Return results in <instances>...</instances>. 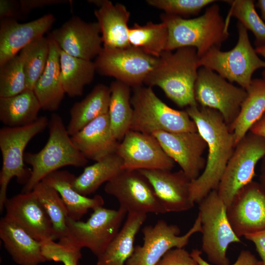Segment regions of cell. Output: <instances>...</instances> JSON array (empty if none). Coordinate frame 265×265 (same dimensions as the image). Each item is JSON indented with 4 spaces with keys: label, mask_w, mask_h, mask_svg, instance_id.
<instances>
[{
    "label": "cell",
    "mask_w": 265,
    "mask_h": 265,
    "mask_svg": "<svg viewBox=\"0 0 265 265\" xmlns=\"http://www.w3.org/2000/svg\"><path fill=\"white\" fill-rule=\"evenodd\" d=\"M186 111L195 123L208 148L205 168L189 185L190 198L193 202L199 203L211 191L217 189L235 147V140L229 126L217 110L198 105L187 107Z\"/></svg>",
    "instance_id": "1"
},
{
    "label": "cell",
    "mask_w": 265,
    "mask_h": 265,
    "mask_svg": "<svg viewBox=\"0 0 265 265\" xmlns=\"http://www.w3.org/2000/svg\"><path fill=\"white\" fill-rule=\"evenodd\" d=\"M199 60L197 50L193 47L179 48L174 52L165 51L144 84L159 87L180 107L198 106L194 88L200 68Z\"/></svg>",
    "instance_id": "2"
},
{
    "label": "cell",
    "mask_w": 265,
    "mask_h": 265,
    "mask_svg": "<svg viewBox=\"0 0 265 265\" xmlns=\"http://www.w3.org/2000/svg\"><path fill=\"white\" fill-rule=\"evenodd\" d=\"M160 19L168 30L165 51L193 47L200 57L212 48L220 49L229 36V21L224 20L220 7L215 3L196 18L185 19L164 13L160 15Z\"/></svg>",
    "instance_id": "3"
},
{
    "label": "cell",
    "mask_w": 265,
    "mask_h": 265,
    "mask_svg": "<svg viewBox=\"0 0 265 265\" xmlns=\"http://www.w3.org/2000/svg\"><path fill=\"white\" fill-rule=\"evenodd\" d=\"M49 138L38 152L26 153L25 162L31 167L27 182L23 193L32 191L35 186L49 174L66 166L83 167L88 159L73 143L71 136L61 116L53 113L49 120Z\"/></svg>",
    "instance_id": "4"
},
{
    "label": "cell",
    "mask_w": 265,
    "mask_h": 265,
    "mask_svg": "<svg viewBox=\"0 0 265 265\" xmlns=\"http://www.w3.org/2000/svg\"><path fill=\"white\" fill-rule=\"evenodd\" d=\"M131 103L133 109L130 130L152 134L158 131L169 132H197L186 111L173 109L155 93L152 87L132 88Z\"/></svg>",
    "instance_id": "5"
},
{
    "label": "cell",
    "mask_w": 265,
    "mask_h": 265,
    "mask_svg": "<svg viewBox=\"0 0 265 265\" xmlns=\"http://www.w3.org/2000/svg\"><path fill=\"white\" fill-rule=\"evenodd\" d=\"M238 40L231 50L224 52L213 48L200 57V67L212 70L230 82H236L246 90L257 70L265 68V61L258 56L252 46L247 30L239 22L237 25Z\"/></svg>",
    "instance_id": "6"
},
{
    "label": "cell",
    "mask_w": 265,
    "mask_h": 265,
    "mask_svg": "<svg viewBox=\"0 0 265 265\" xmlns=\"http://www.w3.org/2000/svg\"><path fill=\"white\" fill-rule=\"evenodd\" d=\"M201 221L202 250L208 262L213 265H230L227 249L240 239L233 230L226 213V206L217 190L211 191L199 203Z\"/></svg>",
    "instance_id": "7"
},
{
    "label": "cell",
    "mask_w": 265,
    "mask_h": 265,
    "mask_svg": "<svg viewBox=\"0 0 265 265\" xmlns=\"http://www.w3.org/2000/svg\"><path fill=\"white\" fill-rule=\"evenodd\" d=\"M46 116L39 117L33 123L20 127H5L0 130V149L2 167L0 173V211L7 199L8 185L13 177L24 184L29 179L31 170L25 168L24 151L28 143L48 126Z\"/></svg>",
    "instance_id": "8"
},
{
    "label": "cell",
    "mask_w": 265,
    "mask_h": 265,
    "mask_svg": "<svg viewBox=\"0 0 265 265\" xmlns=\"http://www.w3.org/2000/svg\"><path fill=\"white\" fill-rule=\"evenodd\" d=\"M265 156V138L250 131L236 145L217 189L226 207L253 181L256 165Z\"/></svg>",
    "instance_id": "9"
},
{
    "label": "cell",
    "mask_w": 265,
    "mask_h": 265,
    "mask_svg": "<svg viewBox=\"0 0 265 265\" xmlns=\"http://www.w3.org/2000/svg\"><path fill=\"white\" fill-rule=\"evenodd\" d=\"M159 57L132 46L103 48L94 61L96 72L111 77L131 88L142 86L157 64Z\"/></svg>",
    "instance_id": "10"
},
{
    "label": "cell",
    "mask_w": 265,
    "mask_h": 265,
    "mask_svg": "<svg viewBox=\"0 0 265 265\" xmlns=\"http://www.w3.org/2000/svg\"><path fill=\"white\" fill-rule=\"evenodd\" d=\"M127 213L120 207L115 210L102 206L93 210L85 222L68 217L67 237L81 249L88 248L98 258L120 230Z\"/></svg>",
    "instance_id": "11"
},
{
    "label": "cell",
    "mask_w": 265,
    "mask_h": 265,
    "mask_svg": "<svg viewBox=\"0 0 265 265\" xmlns=\"http://www.w3.org/2000/svg\"><path fill=\"white\" fill-rule=\"evenodd\" d=\"M194 93L198 105L218 111L229 126L238 116L247 96L245 89L233 85L214 71L204 67L198 70Z\"/></svg>",
    "instance_id": "12"
},
{
    "label": "cell",
    "mask_w": 265,
    "mask_h": 265,
    "mask_svg": "<svg viewBox=\"0 0 265 265\" xmlns=\"http://www.w3.org/2000/svg\"><path fill=\"white\" fill-rule=\"evenodd\" d=\"M201 230L199 214L192 226L182 236L180 235L181 230L178 226L169 224L162 219L154 225L145 226L142 230L143 244L135 247L126 265H156L168 251L173 248H184L193 235Z\"/></svg>",
    "instance_id": "13"
},
{
    "label": "cell",
    "mask_w": 265,
    "mask_h": 265,
    "mask_svg": "<svg viewBox=\"0 0 265 265\" xmlns=\"http://www.w3.org/2000/svg\"><path fill=\"white\" fill-rule=\"evenodd\" d=\"M104 190L128 213H166L150 183L139 170H122L106 183Z\"/></svg>",
    "instance_id": "14"
},
{
    "label": "cell",
    "mask_w": 265,
    "mask_h": 265,
    "mask_svg": "<svg viewBox=\"0 0 265 265\" xmlns=\"http://www.w3.org/2000/svg\"><path fill=\"white\" fill-rule=\"evenodd\" d=\"M115 153L122 160V170H172L174 166V161L152 134L130 130Z\"/></svg>",
    "instance_id": "15"
},
{
    "label": "cell",
    "mask_w": 265,
    "mask_h": 265,
    "mask_svg": "<svg viewBox=\"0 0 265 265\" xmlns=\"http://www.w3.org/2000/svg\"><path fill=\"white\" fill-rule=\"evenodd\" d=\"M230 224L240 238L265 229V194L257 182L243 187L226 208Z\"/></svg>",
    "instance_id": "16"
},
{
    "label": "cell",
    "mask_w": 265,
    "mask_h": 265,
    "mask_svg": "<svg viewBox=\"0 0 265 265\" xmlns=\"http://www.w3.org/2000/svg\"><path fill=\"white\" fill-rule=\"evenodd\" d=\"M152 135L158 140L166 154L179 164L191 181L199 176L206 163L203 155L207 143L198 132L158 131Z\"/></svg>",
    "instance_id": "17"
},
{
    "label": "cell",
    "mask_w": 265,
    "mask_h": 265,
    "mask_svg": "<svg viewBox=\"0 0 265 265\" xmlns=\"http://www.w3.org/2000/svg\"><path fill=\"white\" fill-rule=\"evenodd\" d=\"M97 22L88 23L74 16L53 30L49 35L60 49L76 57L92 60L103 47Z\"/></svg>",
    "instance_id": "18"
},
{
    "label": "cell",
    "mask_w": 265,
    "mask_h": 265,
    "mask_svg": "<svg viewBox=\"0 0 265 265\" xmlns=\"http://www.w3.org/2000/svg\"><path fill=\"white\" fill-rule=\"evenodd\" d=\"M4 208V217L36 240L56 239L51 220L32 191L7 198Z\"/></svg>",
    "instance_id": "19"
},
{
    "label": "cell",
    "mask_w": 265,
    "mask_h": 265,
    "mask_svg": "<svg viewBox=\"0 0 265 265\" xmlns=\"http://www.w3.org/2000/svg\"><path fill=\"white\" fill-rule=\"evenodd\" d=\"M149 181L166 212L188 211L194 206L190 198V179L181 169L139 170Z\"/></svg>",
    "instance_id": "20"
},
{
    "label": "cell",
    "mask_w": 265,
    "mask_h": 265,
    "mask_svg": "<svg viewBox=\"0 0 265 265\" xmlns=\"http://www.w3.org/2000/svg\"><path fill=\"white\" fill-rule=\"evenodd\" d=\"M54 21L52 14L25 23H19L14 19L0 20V66L18 54L33 41L43 36Z\"/></svg>",
    "instance_id": "21"
},
{
    "label": "cell",
    "mask_w": 265,
    "mask_h": 265,
    "mask_svg": "<svg viewBox=\"0 0 265 265\" xmlns=\"http://www.w3.org/2000/svg\"><path fill=\"white\" fill-rule=\"evenodd\" d=\"M71 140L87 159L95 161L115 153L119 142L112 133L108 113L96 118L71 136Z\"/></svg>",
    "instance_id": "22"
},
{
    "label": "cell",
    "mask_w": 265,
    "mask_h": 265,
    "mask_svg": "<svg viewBox=\"0 0 265 265\" xmlns=\"http://www.w3.org/2000/svg\"><path fill=\"white\" fill-rule=\"evenodd\" d=\"M97 6L94 15L99 26L103 47L123 48L131 46L128 22L130 12L121 3L108 0H89Z\"/></svg>",
    "instance_id": "23"
},
{
    "label": "cell",
    "mask_w": 265,
    "mask_h": 265,
    "mask_svg": "<svg viewBox=\"0 0 265 265\" xmlns=\"http://www.w3.org/2000/svg\"><path fill=\"white\" fill-rule=\"evenodd\" d=\"M0 238L12 260L19 265H39L48 261L41 242L4 217L0 220Z\"/></svg>",
    "instance_id": "24"
},
{
    "label": "cell",
    "mask_w": 265,
    "mask_h": 265,
    "mask_svg": "<svg viewBox=\"0 0 265 265\" xmlns=\"http://www.w3.org/2000/svg\"><path fill=\"white\" fill-rule=\"evenodd\" d=\"M49 57L45 69L37 81L33 92L41 109L57 110L65 94L60 76L59 48L49 35Z\"/></svg>",
    "instance_id": "25"
},
{
    "label": "cell",
    "mask_w": 265,
    "mask_h": 265,
    "mask_svg": "<svg viewBox=\"0 0 265 265\" xmlns=\"http://www.w3.org/2000/svg\"><path fill=\"white\" fill-rule=\"evenodd\" d=\"M76 176L67 170H56L46 176L41 181L55 189L64 201L68 217L79 221L89 209L103 206L104 200L100 195L93 198L83 196L73 187Z\"/></svg>",
    "instance_id": "26"
},
{
    "label": "cell",
    "mask_w": 265,
    "mask_h": 265,
    "mask_svg": "<svg viewBox=\"0 0 265 265\" xmlns=\"http://www.w3.org/2000/svg\"><path fill=\"white\" fill-rule=\"evenodd\" d=\"M147 218V214L130 212L124 225L99 257L97 265H124L132 255L134 241Z\"/></svg>",
    "instance_id": "27"
},
{
    "label": "cell",
    "mask_w": 265,
    "mask_h": 265,
    "mask_svg": "<svg viewBox=\"0 0 265 265\" xmlns=\"http://www.w3.org/2000/svg\"><path fill=\"white\" fill-rule=\"evenodd\" d=\"M110 98L109 87L100 83L81 101L71 108L67 127L71 136L98 117L108 113Z\"/></svg>",
    "instance_id": "28"
},
{
    "label": "cell",
    "mask_w": 265,
    "mask_h": 265,
    "mask_svg": "<svg viewBox=\"0 0 265 265\" xmlns=\"http://www.w3.org/2000/svg\"><path fill=\"white\" fill-rule=\"evenodd\" d=\"M238 116L229 127L235 146L265 113V79H252Z\"/></svg>",
    "instance_id": "29"
},
{
    "label": "cell",
    "mask_w": 265,
    "mask_h": 265,
    "mask_svg": "<svg viewBox=\"0 0 265 265\" xmlns=\"http://www.w3.org/2000/svg\"><path fill=\"white\" fill-rule=\"evenodd\" d=\"M33 90L26 89L16 95L0 98V120L6 127H20L37 120L41 109Z\"/></svg>",
    "instance_id": "30"
},
{
    "label": "cell",
    "mask_w": 265,
    "mask_h": 265,
    "mask_svg": "<svg viewBox=\"0 0 265 265\" xmlns=\"http://www.w3.org/2000/svg\"><path fill=\"white\" fill-rule=\"evenodd\" d=\"M59 48L61 80L65 93L70 97L81 96L84 87L93 80L95 63L72 56Z\"/></svg>",
    "instance_id": "31"
},
{
    "label": "cell",
    "mask_w": 265,
    "mask_h": 265,
    "mask_svg": "<svg viewBox=\"0 0 265 265\" xmlns=\"http://www.w3.org/2000/svg\"><path fill=\"white\" fill-rule=\"evenodd\" d=\"M122 160L113 153L86 167L82 173L76 177L73 188L80 194L87 196L95 192L104 183H107L122 170Z\"/></svg>",
    "instance_id": "32"
},
{
    "label": "cell",
    "mask_w": 265,
    "mask_h": 265,
    "mask_svg": "<svg viewBox=\"0 0 265 265\" xmlns=\"http://www.w3.org/2000/svg\"><path fill=\"white\" fill-rule=\"evenodd\" d=\"M110 98L108 116L113 135L121 141L130 130L133 115L131 103V87L117 80L109 86Z\"/></svg>",
    "instance_id": "33"
},
{
    "label": "cell",
    "mask_w": 265,
    "mask_h": 265,
    "mask_svg": "<svg viewBox=\"0 0 265 265\" xmlns=\"http://www.w3.org/2000/svg\"><path fill=\"white\" fill-rule=\"evenodd\" d=\"M168 30L162 22H150L140 25L135 23L129 28V42L131 46L155 57H159L165 51Z\"/></svg>",
    "instance_id": "34"
},
{
    "label": "cell",
    "mask_w": 265,
    "mask_h": 265,
    "mask_svg": "<svg viewBox=\"0 0 265 265\" xmlns=\"http://www.w3.org/2000/svg\"><path fill=\"white\" fill-rule=\"evenodd\" d=\"M32 191L51 220L56 239L67 237L68 211L58 192L42 181L35 186Z\"/></svg>",
    "instance_id": "35"
},
{
    "label": "cell",
    "mask_w": 265,
    "mask_h": 265,
    "mask_svg": "<svg viewBox=\"0 0 265 265\" xmlns=\"http://www.w3.org/2000/svg\"><path fill=\"white\" fill-rule=\"evenodd\" d=\"M49 51L48 37L43 36L33 41L19 53L23 62L26 89L33 90L45 69Z\"/></svg>",
    "instance_id": "36"
},
{
    "label": "cell",
    "mask_w": 265,
    "mask_h": 265,
    "mask_svg": "<svg viewBox=\"0 0 265 265\" xmlns=\"http://www.w3.org/2000/svg\"><path fill=\"white\" fill-rule=\"evenodd\" d=\"M230 5L226 19L234 16L254 34L256 48L265 45V23L257 13L252 0H226Z\"/></svg>",
    "instance_id": "37"
},
{
    "label": "cell",
    "mask_w": 265,
    "mask_h": 265,
    "mask_svg": "<svg viewBox=\"0 0 265 265\" xmlns=\"http://www.w3.org/2000/svg\"><path fill=\"white\" fill-rule=\"evenodd\" d=\"M26 89L23 62L18 54L0 66V98L13 96Z\"/></svg>",
    "instance_id": "38"
},
{
    "label": "cell",
    "mask_w": 265,
    "mask_h": 265,
    "mask_svg": "<svg viewBox=\"0 0 265 265\" xmlns=\"http://www.w3.org/2000/svg\"><path fill=\"white\" fill-rule=\"evenodd\" d=\"M42 253L48 261L60 262L64 265H79L81 248L68 237L57 242L53 239L41 242Z\"/></svg>",
    "instance_id": "39"
},
{
    "label": "cell",
    "mask_w": 265,
    "mask_h": 265,
    "mask_svg": "<svg viewBox=\"0 0 265 265\" xmlns=\"http://www.w3.org/2000/svg\"><path fill=\"white\" fill-rule=\"evenodd\" d=\"M213 0H147L151 6L164 13L178 16H188L198 13L204 7L214 2Z\"/></svg>",
    "instance_id": "40"
},
{
    "label": "cell",
    "mask_w": 265,
    "mask_h": 265,
    "mask_svg": "<svg viewBox=\"0 0 265 265\" xmlns=\"http://www.w3.org/2000/svg\"><path fill=\"white\" fill-rule=\"evenodd\" d=\"M156 265H198L196 261L184 248H174L168 251Z\"/></svg>",
    "instance_id": "41"
},
{
    "label": "cell",
    "mask_w": 265,
    "mask_h": 265,
    "mask_svg": "<svg viewBox=\"0 0 265 265\" xmlns=\"http://www.w3.org/2000/svg\"><path fill=\"white\" fill-rule=\"evenodd\" d=\"M202 251L194 249L192 250L190 255L198 265H213L202 258ZM259 261L250 251L243 250L239 253L236 261L231 265H255Z\"/></svg>",
    "instance_id": "42"
},
{
    "label": "cell",
    "mask_w": 265,
    "mask_h": 265,
    "mask_svg": "<svg viewBox=\"0 0 265 265\" xmlns=\"http://www.w3.org/2000/svg\"><path fill=\"white\" fill-rule=\"evenodd\" d=\"M23 15L21 10L19 1L12 0H0V19L16 20Z\"/></svg>",
    "instance_id": "43"
},
{
    "label": "cell",
    "mask_w": 265,
    "mask_h": 265,
    "mask_svg": "<svg viewBox=\"0 0 265 265\" xmlns=\"http://www.w3.org/2000/svg\"><path fill=\"white\" fill-rule=\"evenodd\" d=\"M69 0H19L20 8L23 15L29 13L31 10L46 6L68 3Z\"/></svg>",
    "instance_id": "44"
},
{
    "label": "cell",
    "mask_w": 265,
    "mask_h": 265,
    "mask_svg": "<svg viewBox=\"0 0 265 265\" xmlns=\"http://www.w3.org/2000/svg\"><path fill=\"white\" fill-rule=\"evenodd\" d=\"M244 238L253 243L263 265H265V229L246 235Z\"/></svg>",
    "instance_id": "45"
},
{
    "label": "cell",
    "mask_w": 265,
    "mask_h": 265,
    "mask_svg": "<svg viewBox=\"0 0 265 265\" xmlns=\"http://www.w3.org/2000/svg\"><path fill=\"white\" fill-rule=\"evenodd\" d=\"M250 132L265 138V115L253 125Z\"/></svg>",
    "instance_id": "46"
},
{
    "label": "cell",
    "mask_w": 265,
    "mask_h": 265,
    "mask_svg": "<svg viewBox=\"0 0 265 265\" xmlns=\"http://www.w3.org/2000/svg\"><path fill=\"white\" fill-rule=\"evenodd\" d=\"M258 183L265 194V156L261 159Z\"/></svg>",
    "instance_id": "47"
},
{
    "label": "cell",
    "mask_w": 265,
    "mask_h": 265,
    "mask_svg": "<svg viewBox=\"0 0 265 265\" xmlns=\"http://www.w3.org/2000/svg\"><path fill=\"white\" fill-rule=\"evenodd\" d=\"M256 5L260 9L262 18L265 21V0H258Z\"/></svg>",
    "instance_id": "48"
},
{
    "label": "cell",
    "mask_w": 265,
    "mask_h": 265,
    "mask_svg": "<svg viewBox=\"0 0 265 265\" xmlns=\"http://www.w3.org/2000/svg\"><path fill=\"white\" fill-rule=\"evenodd\" d=\"M255 50L258 54L261 55L265 59V45L256 48Z\"/></svg>",
    "instance_id": "49"
},
{
    "label": "cell",
    "mask_w": 265,
    "mask_h": 265,
    "mask_svg": "<svg viewBox=\"0 0 265 265\" xmlns=\"http://www.w3.org/2000/svg\"><path fill=\"white\" fill-rule=\"evenodd\" d=\"M255 265H263L261 261H259Z\"/></svg>",
    "instance_id": "50"
},
{
    "label": "cell",
    "mask_w": 265,
    "mask_h": 265,
    "mask_svg": "<svg viewBox=\"0 0 265 265\" xmlns=\"http://www.w3.org/2000/svg\"><path fill=\"white\" fill-rule=\"evenodd\" d=\"M263 75L264 78L265 79V71L263 72ZM264 115H265V113Z\"/></svg>",
    "instance_id": "51"
}]
</instances>
